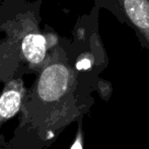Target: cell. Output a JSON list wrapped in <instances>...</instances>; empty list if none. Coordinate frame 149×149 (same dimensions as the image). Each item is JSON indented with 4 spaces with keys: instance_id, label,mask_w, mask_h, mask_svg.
Here are the masks:
<instances>
[{
    "instance_id": "obj_4",
    "label": "cell",
    "mask_w": 149,
    "mask_h": 149,
    "mask_svg": "<svg viewBox=\"0 0 149 149\" xmlns=\"http://www.w3.org/2000/svg\"><path fill=\"white\" fill-rule=\"evenodd\" d=\"M92 66V60L91 58L84 56V57H81L80 59H78V61L76 62V70L78 71H85L88 70L89 68H91Z\"/></svg>"
},
{
    "instance_id": "obj_5",
    "label": "cell",
    "mask_w": 149,
    "mask_h": 149,
    "mask_svg": "<svg viewBox=\"0 0 149 149\" xmlns=\"http://www.w3.org/2000/svg\"><path fill=\"white\" fill-rule=\"evenodd\" d=\"M70 149H83V144H82V133H81V128H78V131H77L76 137L73 142L72 146Z\"/></svg>"
},
{
    "instance_id": "obj_2",
    "label": "cell",
    "mask_w": 149,
    "mask_h": 149,
    "mask_svg": "<svg viewBox=\"0 0 149 149\" xmlns=\"http://www.w3.org/2000/svg\"><path fill=\"white\" fill-rule=\"evenodd\" d=\"M26 89L20 78L7 81L0 94V128L18 114Z\"/></svg>"
},
{
    "instance_id": "obj_3",
    "label": "cell",
    "mask_w": 149,
    "mask_h": 149,
    "mask_svg": "<svg viewBox=\"0 0 149 149\" xmlns=\"http://www.w3.org/2000/svg\"><path fill=\"white\" fill-rule=\"evenodd\" d=\"M22 47L24 57L31 66H38L45 60L47 46L43 36L28 35L22 41Z\"/></svg>"
},
{
    "instance_id": "obj_1",
    "label": "cell",
    "mask_w": 149,
    "mask_h": 149,
    "mask_svg": "<svg viewBox=\"0 0 149 149\" xmlns=\"http://www.w3.org/2000/svg\"><path fill=\"white\" fill-rule=\"evenodd\" d=\"M104 5L131 26L149 49V0H104Z\"/></svg>"
}]
</instances>
